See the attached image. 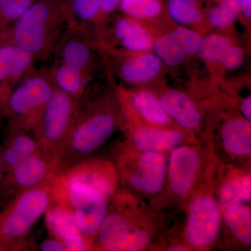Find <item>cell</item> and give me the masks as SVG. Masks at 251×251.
<instances>
[{"instance_id":"obj_1","label":"cell","mask_w":251,"mask_h":251,"mask_svg":"<svg viewBox=\"0 0 251 251\" xmlns=\"http://www.w3.org/2000/svg\"><path fill=\"white\" fill-rule=\"evenodd\" d=\"M118 123V117L112 108L87 101L84 97L57 158L54 175L62 174L68 168L90 157L113 134Z\"/></svg>"},{"instance_id":"obj_2","label":"cell","mask_w":251,"mask_h":251,"mask_svg":"<svg viewBox=\"0 0 251 251\" xmlns=\"http://www.w3.org/2000/svg\"><path fill=\"white\" fill-rule=\"evenodd\" d=\"M65 22L64 0H36L13 24L0 31V42L14 44L41 57L55 49Z\"/></svg>"},{"instance_id":"obj_3","label":"cell","mask_w":251,"mask_h":251,"mask_svg":"<svg viewBox=\"0 0 251 251\" xmlns=\"http://www.w3.org/2000/svg\"><path fill=\"white\" fill-rule=\"evenodd\" d=\"M54 178L18 193L0 209V251L30 250L28 237L50 204Z\"/></svg>"},{"instance_id":"obj_4","label":"cell","mask_w":251,"mask_h":251,"mask_svg":"<svg viewBox=\"0 0 251 251\" xmlns=\"http://www.w3.org/2000/svg\"><path fill=\"white\" fill-rule=\"evenodd\" d=\"M51 201L62 203L72 211L77 229L93 248L99 229L108 212V198L87 185L67 182L54 176Z\"/></svg>"},{"instance_id":"obj_5","label":"cell","mask_w":251,"mask_h":251,"mask_svg":"<svg viewBox=\"0 0 251 251\" xmlns=\"http://www.w3.org/2000/svg\"><path fill=\"white\" fill-rule=\"evenodd\" d=\"M79 103L55 87L33 125L32 129L40 144L41 151L54 165L72 128Z\"/></svg>"},{"instance_id":"obj_6","label":"cell","mask_w":251,"mask_h":251,"mask_svg":"<svg viewBox=\"0 0 251 251\" xmlns=\"http://www.w3.org/2000/svg\"><path fill=\"white\" fill-rule=\"evenodd\" d=\"M167 165L163 153L123 149L117 156L115 166L119 182L135 193L153 196L164 188Z\"/></svg>"},{"instance_id":"obj_7","label":"cell","mask_w":251,"mask_h":251,"mask_svg":"<svg viewBox=\"0 0 251 251\" xmlns=\"http://www.w3.org/2000/svg\"><path fill=\"white\" fill-rule=\"evenodd\" d=\"M54 87L52 77L46 74L31 75L16 86L4 112L8 128H32Z\"/></svg>"},{"instance_id":"obj_8","label":"cell","mask_w":251,"mask_h":251,"mask_svg":"<svg viewBox=\"0 0 251 251\" xmlns=\"http://www.w3.org/2000/svg\"><path fill=\"white\" fill-rule=\"evenodd\" d=\"M151 242L150 234L130 216L122 211H109L93 244L94 250L139 251Z\"/></svg>"},{"instance_id":"obj_9","label":"cell","mask_w":251,"mask_h":251,"mask_svg":"<svg viewBox=\"0 0 251 251\" xmlns=\"http://www.w3.org/2000/svg\"><path fill=\"white\" fill-rule=\"evenodd\" d=\"M221 221L222 210L213 195L202 193L193 198L185 227L188 245L197 250L212 247L219 237Z\"/></svg>"},{"instance_id":"obj_10","label":"cell","mask_w":251,"mask_h":251,"mask_svg":"<svg viewBox=\"0 0 251 251\" xmlns=\"http://www.w3.org/2000/svg\"><path fill=\"white\" fill-rule=\"evenodd\" d=\"M56 176L67 182L77 181L95 188L108 200L115 196L120 183L115 163L105 158L91 156Z\"/></svg>"},{"instance_id":"obj_11","label":"cell","mask_w":251,"mask_h":251,"mask_svg":"<svg viewBox=\"0 0 251 251\" xmlns=\"http://www.w3.org/2000/svg\"><path fill=\"white\" fill-rule=\"evenodd\" d=\"M54 168L53 162L42 152L23 160L5 173L0 198L11 195L13 198L18 193L39 186L54 175Z\"/></svg>"},{"instance_id":"obj_12","label":"cell","mask_w":251,"mask_h":251,"mask_svg":"<svg viewBox=\"0 0 251 251\" xmlns=\"http://www.w3.org/2000/svg\"><path fill=\"white\" fill-rule=\"evenodd\" d=\"M201 167L202 157L196 147L183 145L172 150L167 165V180L171 192L183 199L188 197Z\"/></svg>"},{"instance_id":"obj_13","label":"cell","mask_w":251,"mask_h":251,"mask_svg":"<svg viewBox=\"0 0 251 251\" xmlns=\"http://www.w3.org/2000/svg\"><path fill=\"white\" fill-rule=\"evenodd\" d=\"M34 58L32 54L14 44L0 42V123L10 94Z\"/></svg>"},{"instance_id":"obj_14","label":"cell","mask_w":251,"mask_h":251,"mask_svg":"<svg viewBox=\"0 0 251 251\" xmlns=\"http://www.w3.org/2000/svg\"><path fill=\"white\" fill-rule=\"evenodd\" d=\"M130 138V143L136 150L161 153L186 145L188 139L186 133L181 130L148 125L135 128Z\"/></svg>"},{"instance_id":"obj_15","label":"cell","mask_w":251,"mask_h":251,"mask_svg":"<svg viewBox=\"0 0 251 251\" xmlns=\"http://www.w3.org/2000/svg\"><path fill=\"white\" fill-rule=\"evenodd\" d=\"M39 152H42L40 144L32 128H8L6 140L0 146L4 174L19 162Z\"/></svg>"},{"instance_id":"obj_16","label":"cell","mask_w":251,"mask_h":251,"mask_svg":"<svg viewBox=\"0 0 251 251\" xmlns=\"http://www.w3.org/2000/svg\"><path fill=\"white\" fill-rule=\"evenodd\" d=\"M68 27L83 31L86 24L106 17L120 7V0H64Z\"/></svg>"},{"instance_id":"obj_17","label":"cell","mask_w":251,"mask_h":251,"mask_svg":"<svg viewBox=\"0 0 251 251\" xmlns=\"http://www.w3.org/2000/svg\"><path fill=\"white\" fill-rule=\"evenodd\" d=\"M56 46L61 64L78 69L88 75L92 64V51L85 33L68 27Z\"/></svg>"},{"instance_id":"obj_18","label":"cell","mask_w":251,"mask_h":251,"mask_svg":"<svg viewBox=\"0 0 251 251\" xmlns=\"http://www.w3.org/2000/svg\"><path fill=\"white\" fill-rule=\"evenodd\" d=\"M162 107L171 120L186 130H196L201 127V113L187 95L176 90L167 91L159 99Z\"/></svg>"},{"instance_id":"obj_19","label":"cell","mask_w":251,"mask_h":251,"mask_svg":"<svg viewBox=\"0 0 251 251\" xmlns=\"http://www.w3.org/2000/svg\"><path fill=\"white\" fill-rule=\"evenodd\" d=\"M221 143L225 151L236 158H247L251 153V122L245 118H232L221 127Z\"/></svg>"},{"instance_id":"obj_20","label":"cell","mask_w":251,"mask_h":251,"mask_svg":"<svg viewBox=\"0 0 251 251\" xmlns=\"http://www.w3.org/2000/svg\"><path fill=\"white\" fill-rule=\"evenodd\" d=\"M250 173L237 171L225 177L218 188L217 201L221 210L234 204L251 202Z\"/></svg>"},{"instance_id":"obj_21","label":"cell","mask_w":251,"mask_h":251,"mask_svg":"<svg viewBox=\"0 0 251 251\" xmlns=\"http://www.w3.org/2000/svg\"><path fill=\"white\" fill-rule=\"evenodd\" d=\"M130 105L148 126L167 127L171 123V119L162 107L159 99L151 92L145 90L135 92L130 97Z\"/></svg>"},{"instance_id":"obj_22","label":"cell","mask_w":251,"mask_h":251,"mask_svg":"<svg viewBox=\"0 0 251 251\" xmlns=\"http://www.w3.org/2000/svg\"><path fill=\"white\" fill-rule=\"evenodd\" d=\"M161 62L156 54H140L122 63L120 69V75L129 83H145L158 75L161 71Z\"/></svg>"},{"instance_id":"obj_23","label":"cell","mask_w":251,"mask_h":251,"mask_svg":"<svg viewBox=\"0 0 251 251\" xmlns=\"http://www.w3.org/2000/svg\"><path fill=\"white\" fill-rule=\"evenodd\" d=\"M225 226L238 242L245 247L251 245V211L244 203L232 204L222 211Z\"/></svg>"},{"instance_id":"obj_24","label":"cell","mask_w":251,"mask_h":251,"mask_svg":"<svg viewBox=\"0 0 251 251\" xmlns=\"http://www.w3.org/2000/svg\"><path fill=\"white\" fill-rule=\"evenodd\" d=\"M115 32L122 46L133 52L149 50L154 44L152 36L133 20L126 18L118 20L115 25Z\"/></svg>"},{"instance_id":"obj_25","label":"cell","mask_w":251,"mask_h":251,"mask_svg":"<svg viewBox=\"0 0 251 251\" xmlns=\"http://www.w3.org/2000/svg\"><path fill=\"white\" fill-rule=\"evenodd\" d=\"M46 224L51 236L63 242L65 238L79 233L72 211L62 203L51 201L45 213Z\"/></svg>"},{"instance_id":"obj_26","label":"cell","mask_w":251,"mask_h":251,"mask_svg":"<svg viewBox=\"0 0 251 251\" xmlns=\"http://www.w3.org/2000/svg\"><path fill=\"white\" fill-rule=\"evenodd\" d=\"M54 86L80 102L85 94L88 75L78 69L59 63L51 76Z\"/></svg>"},{"instance_id":"obj_27","label":"cell","mask_w":251,"mask_h":251,"mask_svg":"<svg viewBox=\"0 0 251 251\" xmlns=\"http://www.w3.org/2000/svg\"><path fill=\"white\" fill-rule=\"evenodd\" d=\"M167 10L171 17L181 25H193L203 19L201 0H168Z\"/></svg>"},{"instance_id":"obj_28","label":"cell","mask_w":251,"mask_h":251,"mask_svg":"<svg viewBox=\"0 0 251 251\" xmlns=\"http://www.w3.org/2000/svg\"><path fill=\"white\" fill-rule=\"evenodd\" d=\"M153 47L155 54L168 67H177L186 58L182 45L173 31L155 41Z\"/></svg>"},{"instance_id":"obj_29","label":"cell","mask_w":251,"mask_h":251,"mask_svg":"<svg viewBox=\"0 0 251 251\" xmlns=\"http://www.w3.org/2000/svg\"><path fill=\"white\" fill-rule=\"evenodd\" d=\"M119 8L130 18L151 20L163 13L164 6L161 0H120Z\"/></svg>"},{"instance_id":"obj_30","label":"cell","mask_w":251,"mask_h":251,"mask_svg":"<svg viewBox=\"0 0 251 251\" xmlns=\"http://www.w3.org/2000/svg\"><path fill=\"white\" fill-rule=\"evenodd\" d=\"M240 14V0H216L209 9L208 18L214 27L224 28L230 25Z\"/></svg>"},{"instance_id":"obj_31","label":"cell","mask_w":251,"mask_h":251,"mask_svg":"<svg viewBox=\"0 0 251 251\" xmlns=\"http://www.w3.org/2000/svg\"><path fill=\"white\" fill-rule=\"evenodd\" d=\"M231 45L232 42L227 38L219 34H211L201 40L198 53L206 62H219Z\"/></svg>"},{"instance_id":"obj_32","label":"cell","mask_w":251,"mask_h":251,"mask_svg":"<svg viewBox=\"0 0 251 251\" xmlns=\"http://www.w3.org/2000/svg\"><path fill=\"white\" fill-rule=\"evenodd\" d=\"M36 0H0V31L13 24Z\"/></svg>"},{"instance_id":"obj_33","label":"cell","mask_w":251,"mask_h":251,"mask_svg":"<svg viewBox=\"0 0 251 251\" xmlns=\"http://www.w3.org/2000/svg\"><path fill=\"white\" fill-rule=\"evenodd\" d=\"M173 32L182 45L186 56L197 53L202 40L198 33L185 27L176 28Z\"/></svg>"},{"instance_id":"obj_34","label":"cell","mask_w":251,"mask_h":251,"mask_svg":"<svg viewBox=\"0 0 251 251\" xmlns=\"http://www.w3.org/2000/svg\"><path fill=\"white\" fill-rule=\"evenodd\" d=\"M244 54L242 50L237 46L231 45L220 59L219 62H221L226 69L232 70L240 67L244 62Z\"/></svg>"},{"instance_id":"obj_35","label":"cell","mask_w":251,"mask_h":251,"mask_svg":"<svg viewBox=\"0 0 251 251\" xmlns=\"http://www.w3.org/2000/svg\"><path fill=\"white\" fill-rule=\"evenodd\" d=\"M39 249L41 251H66L64 242L55 237H51L41 243Z\"/></svg>"},{"instance_id":"obj_36","label":"cell","mask_w":251,"mask_h":251,"mask_svg":"<svg viewBox=\"0 0 251 251\" xmlns=\"http://www.w3.org/2000/svg\"><path fill=\"white\" fill-rule=\"evenodd\" d=\"M241 111L248 121H251V97L250 96L242 100L241 103Z\"/></svg>"},{"instance_id":"obj_37","label":"cell","mask_w":251,"mask_h":251,"mask_svg":"<svg viewBox=\"0 0 251 251\" xmlns=\"http://www.w3.org/2000/svg\"><path fill=\"white\" fill-rule=\"evenodd\" d=\"M240 13L246 18L251 17V0H240Z\"/></svg>"},{"instance_id":"obj_38","label":"cell","mask_w":251,"mask_h":251,"mask_svg":"<svg viewBox=\"0 0 251 251\" xmlns=\"http://www.w3.org/2000/svg\"><path fill=\"white\" fill-rule=\"evenodd\" d=\"M166 251H190L189 248L182 244H174V245L170 246L166 249Z\"/></svg>"},{"instance_id":"obj_39","label":"cell","mask_w":251,"mask_h":251,"mask_svg":"<svg viewBox=\"0 0 251 251\" xmlns=\"http://www.w3.org/2000/svg\"><path fill=\"white\" fill-rule=\"evenodd\" d=\"M4 171L3 169L2 163H1V157H0V190L3 184V181L4 179Z\"/></svg>"}]
</instances>
